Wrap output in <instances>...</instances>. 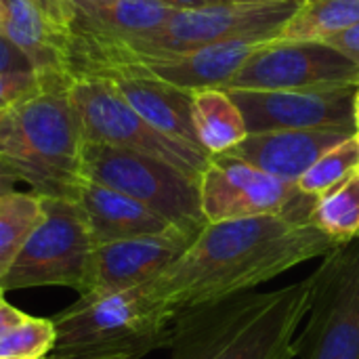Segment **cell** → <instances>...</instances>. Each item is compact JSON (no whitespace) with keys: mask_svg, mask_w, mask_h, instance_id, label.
<instances>
[{"mask_svg":"<svg viewBox=\"0 0 359 359\" xmlns=\"http://www.w3.org/2000/svg\"><path fill=\"white\" fill-rule=\"evenodd\" d=\"M337 246L316 225L278 215L208 223L149 286L179 313L255 290Z\"/></svg>","mask_w":359,"mask_h":359,"instance_id":"6da1fadb","label":"cell"},{"mask_svg":"<svg viewBox=\"0 0 359 359\" xmlns=\"http://www.w3.org/2000/svg\"><path fill=\"white\" fill-rule=\"evenodd\" d=\"M311 278L267 292H240L177 313L170 359H292L309 311Z\"/></svg>","mask_w":359,"mask_h":359,"instance_id":"7a4b0ae2","label":"cell"},{"mask_svg":"<svg viewBox=\"0 0 359 359\" xmlns=\"http://www.w3.org/2000/svg\"><path fill=\"white\" fill-rule=\"evenodd\" d=\"M67 74H44V84L0 109V156L34 194L78 200L82 185L80 122Z\"/></svg>","mask_w":359,"mask_h":359,"instance_id":"3957f363","label":"cell"},{"mask_svg":"<svg viewBox=\"0 0 359 359\" xmlns=\"http://www.w3.org/2000/svg\"><path fill=\"white\" fill-rule=\"evenodd\" d=\"M177 311L145 284L88 297L53 318L57 345L50 355H135L164 349L172 339Z\"/></svg>","mask_w":359,"mask_h":359,"instance_id":"277c9868","label":"cell"},{"mask_svg":"<svg viewBox=\"0 0 359 359\" xmlns=\"http://www.w3.org/2000/svg\"><path fill=\"white\" fill-rule=\"evenodd\" d=\"M80 170L84 181L111 187L139 200L194 238L208 225L202 210L200 179L170 162L139 151L82 141Z\"/></svg>","mask_w":359,"mask_h":359,"instance_id":"5b68a950","label":"cell"},{"mask_svg":"<svg viewBox=\"0 0 359 359\" xmlns=\"http://www.w3.org/2000/svg\"><path fill=\"white\" fill-rule=\"evenodd\" d=\"M40 200L42 217L0 278V290L67 286L80 294L95 248L84 212L78 200L48 196Z\"/></svg>","mask_w":359,"mask_h":359,"instance_id":"8992f818","label":"cell"},{"mask_svg":"<svg viewBox=\"0 0 359 359\" xmlns=\"http://www.w3.org/2000/svg\"><path fill=\"white\" fill-rule=\"evenodd\" d=\"M311 278L307 324L294 337L299 359H359V236L322 257Z\"/></svg>","mask_w":359,"mask_h":359,"instance_id":"52a82bcc","label":"cell"},{"mask_svg":"<svg viewBox=\"0 0 359 359\" xmlns=\"http://www.w3.org/2000/svg\"><path fill=\"white\" fill-rule=\"evenodd\" d=\"M69 97L80 122L82 141L147 154L170 162L198 179L206 170L210 162L208 151L172 139L151 126L126 103L109 80H74Z\"/></svg>","mask_w":359,"mask_h":359,"instance_id":"ba28073f","label":"cell"},{"mask_svg":"<svg viewBox=\"0 0 359 359\" xmlns=\"http://www.w3.org/2000/svg\"><path fill=\"white\" fill-rule=\"evenodd\" d=\"M202 210L208 223L278 215L297 223H311L316 196L297 183L267 175L227 154L210 156L200 177Z\"/></svg>","mask_w":359,"mask_h":359,"instance_id":"9c48e42d","label":"cell"},{"mask_svg":"<svg viewBox=\"0 0 359 359\" xmlns=\"http://www.w3.org/2000/svg\"><path fill=\"white\" fill-rule=\"evenodd\" d=\"M359 84V65L324 40L261 42L225 88L286 90Z\"/></svg>","mask_w":359,"mask_h":359,"instance_id":"30bf717a","label":"cell"},{"mask_svg":"<svg viewBox=\"0 0 359 359\" xmlns=\"http://www.w3.org/2000/svg\"><path fill=\"white\" fill-rule=\"evenodd\" d=\"M358 86L225 90L240 107L248 135L273 130H347L355 135L353 101Z\"/></svg>","mask_w":359,"mask_h":359,"instance_id":"8fae6325","label":"cell"},{"mask_svg":"<svg viewBox=\"0 0 359 359\" xmlns=\"http://www.w3.org/2000/svg\"><path fill=\"white\" fill-rule=\"evenodd\" d=\"M194 242V236L172 229L160 236L118 240L93 248L82 299L145 286L160 278Z\"/></svg>","mask_w":359,"mask_h":359,"instance_id":"7c38bea8","label":"cell"},{"mask_svg":"<svg viewBox=\"0 0 359 359\" xmlns=\"http://www.w3.org/2000/svg\"><path fill=\"white\" fill-rule=\"evenodd\" d=\"M257 46V42L208 44L183 53L137 57L120 69H137L189 93L202 88H225Z\"/></svg>","mask_w":359,"mask_h":359,"instance_id":"4fadbf2b","label":"cell"},{"mask_svg":"<svg viewBox=\"0 0 359 359\" xmlns=\"http://www.w3.org/2000/svg\"><path fill=\"white\" fill-rule=\"evenodd\" d=\"M353 137L347 130H273L248 135L225 151L278 179L297 183L326 151Z\"/></svg>","mask_w":359,"mask_h":359,"instance_id":"5bb4252c","label":"cell"},{"mask_svg":"<svg viewBox=\"0 0 359 359\" xmlns=\"http://www.w3.org/2000/svg\"><path fill=\"white\" fill-rule=\"evenodd\" d=\"M69 36L97 44H124L162 27L177 11L162 0H74Z\"/></svg>","mask_w":359,"mask_h":359,"instance_id":"9a60e30c","label":"cell"},{"mask_svg":"<svg viewBox=\"0 0 359 359\" xmlns=\"http://www.w3.org/2000/svg\"><path fill=\"white\" fill-rule=\"evenodd\" d=\"M78 204L84 212L95 246L143 236H160L177 229L139 200L93 181H82Z\"/></svg>","mask_w":359,"mask_h":359,"instance_id":"2e32d148","label":"cell"},{"mask_svg":"<svg viewBox=\"0 0 359 359\" xmlns=\"http://www.w3.org/2000/svg\"><path fill=\"white\" fill-rule=\"evenodd\" d=\"M105 80H109L126 103L151 126L172 139L202 149L194 128L189 90L177 88L137 69H120Z\"/></svg>","mask_w":359,"mask_h":359,"instance_id":"e0dca14e","label":"cell"},{"mask_svg":"<svg viewBox=\"0 0 359 359\" xmlns=\"http://www.w3.org/2000/svg\"><path fill=\"white\" fill-rule=\"evenodd\" d=\"M0 34L6 36L40 74H67L69 32L57 27L29 0H2Z\"/></svg>","mask_w":359,"mask_h":359,"instance_id":"ac0fdd59","label":"cell"},{"mask_svg":"<svg viewBox=\"0 0 359 359\" xmlns=\"http://www.w3.org/2000/svg\"><path fill=\"white\" fill-rule=\"evenodd\" d=\"M191 118L204 151L219 156L248 137L244 116L225 88H202L191 93Z\"/></svg>","mask_w":359,"mask_h":359,"instance_id":"d6986e66","label":"cell"},{"mask_svg":"<svg viewBox=\"0 0 359 359\" xmlns=\"http://www.w3.org/2000/svg\"><path fill=\"white\" fill-rule=\"evenodd\" d=\"M359 21V0H303L280 40H326Z\"/></svg>","mask_w":359,"mask_h":359,"instance_id":"ffe728a7","label":"cell"},{"mask_svg":"<svg viewBox=\"0 0 359 359\" xmlns=\"http://www.w3.org/2000/svg\"><path fill=\"white\" fill-rule=\"evenodd\" d=\"M42 217V200L34 191L0 196V278L11 267L29 231Z\"/></svg>","mask_w":359,"mask_h":359,"instance_id":"44dd1931","label":"cell"},{"mask_svg":"<svg viewBox=\"0 0 359 359\" xmlns=\"http://www.w3.org/2000/svg\"><path fill=\"white\" fill-rule=\"evenodd\" d=\"M311 225L339 244L359 236V187L355 177L318 198Z\"/></svg>","mask_w":359,"mask_h":359,"instance_id":"7402d4cb","label":"cell"},{"mask_svg":"<svg viewBox=\"0 0 359 359\" xmlns=\"http://www.w3.org/2000/svg\"><path fill=\"white\" fill-rule=\"evenodd\" d=\"M359 170V139L353 135L341 145L326 151L299 181V189L322 198L328 191L341 187L349 179H353Z\"/></svg>","mask_w":359,"mask_h":359,"instance_id":"603a6c76","label":"cell"},{"mask_svg":"<svg viewBox=\"0 0 359 359\" xmlns=\"http://www.w3.org/2000/svg\"><path fill=\"white\" fill-rule=\"evenodd\" d=\"M57 345L53 318H32L0 337V359H46Z\"/></svg>","mask_w":359,"mask_h":359,"instance_id":"cb8c5ba5","label":"cell"},{"mask_svg":"<svg viewBox=\"0 0 359 359\" xmlns=\"http://www.w3.org/2000/svg\"><path fill=\"white\" fill-rule=\"evenodd\" d=\"M44 84V74L40 72H8L0 74V109H6L32 95Z\"/></svg>","mask_w":359,"mask_h":359,"instance_id":"d4e9b609","label":"cell"},{"mask_svg":"<svg viewBox=\"0 0 359 359\" xmlns=\"http://www.w3.org/2000/svg\"><path fill=\"white\" fill-rule=\"evenodd\" d=\"M46 19H50L57 27L67 29L74 21L76 15V6L74 0H29Z\"/></svg>","mask_w":359,"mask_h":359,"instance_id":"484cf974","label":"cell"},{"mask_svg":"<svg viewBox=\"0 0 359 359\" xmlns=\"http://www.w3.org/2000/svg\"><path fill=\"white\" fill-rule=\"evenodd\" d=\"M8 72H34V65L6 36L0 34V74Z\"/></svg>","mask_w":359,"mask_h":359,"instance_id":"4316f807","label":"cell"},{"mask_svg":"<svg viewBox=\"0 0 359 359\" xmlns=\"http://www.w3.org/2000/svg\"><path fill=\"white\" fill-rule=\"evenodd\" d=\"M324 42H328L330 46H334L339 53H343L345 57H349L353 63L359 65V21H355L353 25L345 27L343 32L326 38Z\"/></svg>","mask_w":359,"mask_h":359,"instance_id":"83f0119b","label":"cell"},{"mask_svg":"<svg viewBox=\"0 0 359 359\" xmlns=\"http://www.w3.org/2000/svg\"><path fill=\"white\" fill-rule=\"evenodd\" d=\"M27 318V313H23L21 309H17L15 305H11L4 294H0V337L4 332H8L13 326H17L19 322H23Z\"/></svg>","mask_w":359,"mask_h":359,"instance_id":"f1b7e54d","label":"cell"},{"mask_svg":"<svg viewBox=\"0 0 359 359\" xmlns=\"http://www.w3.org/2000/svg\"><path fill=\"white\" fill-rule=\"evenodd\" d=\"M21 183V177L15 172V168L0 156V196H6L15 191V185Z\"/></svg>","mask_w":359,"mask_h":359,"instance_id":"f546056e","label":"cell"},{"mask_svg":"<svg viewBox=\"0 0 359 359\" xmlns=\"http://www.w3.org/2000/svg\"><path fill=\"white\" fill-rule=\"evenodd\" d=\"M166 2L168 6L177 8V11H185V8H200V6H208V4H215V2H221V0H162Z\"/></svg>","mask_w":359,"mask_h":359,"instance_id":"4dcf8cb0","label":"cell"},{"mask_svg":"<svg viewBox=\"0 0 359 359\" xmlns=\"http://www.w3.org/2000/svg\"><path fill=\"white\" fill-rule=\"evenodd\" d=\"M46 359H139L135 355H124V353H116V355H48Z\"/></svg>","mask_w":359,"mask_h":359,"instance_id":"1f68e13d","label":"cell"},{"mask_svg":"<svg viewBox=\"0 0 359 359\" xmlns=\"http://www.w3.org/2000/svg\"><path fill=\"white\" fill-rule=\"evenodd\" d=\"M353 120H355V137H359V86L355 93V101H353Z\"/></svg>","mask_w":359,"mask_h":359,"instance_id":"d6a6232c","label":"cell"},{"mask_svg":"<svg viewBox=\"0 0 359 359\" xmlns=\"http://www.w3.org/2000/svg\"><path fill=\"white\" fill-rule=\"evenodd\" d=\"M221 2H244V4H271V2H288V0H221Z\"/></svg>","mask_w":359,"mask_h":359,"instance_id":"836d02e7","label":"cell"},{"mask_svg":"<svg viewBox=\"0 0 359 359\" xmlns=\"http://www.w3.org/2000/svg\"><path fill=\"white\" fill-rule=\"evenodd\" d=\"M355 181H358V187H359V170H358V175H355Z\"/></svg>","mask_w":359,"mask_h":359,"instance_id":"e575fe53","label":"cell"},{"mask_svg":"<svg viewBox=\"0 0 359 359\" xmlns=\"http://www.w3.org/2000/svg\"><path fill=\"white\" fill-rule=\"evenodd\" d=\"M0 13H2V0H0Z\"/></svg>","mask_w":359,"mask_h":359,"instance_id":"d590c367","label":"cell"},{"mask_svg":"<svg viewBox=\"0 0 359 359\" xmlns=\"http://www.w3.org/2000/svg\"><path fill=\"white\" fill-rule=\"evenodd\" d=\"M0 294H4V292H2V290H0Z\"/></svg>","mask_w":359,"mask_h":359,"instance_id":"8d00e7d4","label":"cell"},{"mask_svg":"<svg viewBox=\"0 0 359 359\" xmlns=\"http://www.w3.org/2000/svg\"><path fill=\"white\" fill-rule=\"evenodd\" d=\"M358 139H359V137H358Z\"/></svg>","mask_w":359,"mask_h":359,"instance_id":"74e56055","label":"cell"}]
</instances>
